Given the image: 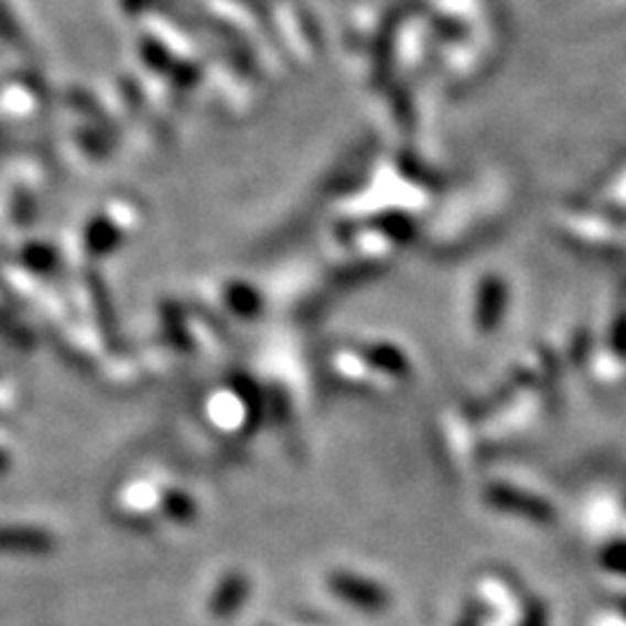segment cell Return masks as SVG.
<instances>
[{
	"mask_svg": "<svg viewBox=\"0 0 626 626\" xmlns=\"http://www.w3.org/2000/svg\"><path fill=\"white\" fill-rule=\"evenodd\" d=\"M546 622H548L546 608L536 603V606L529 608V613H527V617H525V622L520 626H546Z\"/></svg>",
	"mask_w": 626,
	"mask_h": 626,
	"instance_id": "cell-6",
	"label": "cell"
},
{
	"mask_svg": "<svg viewBox=\"0 0 626 626\" xmlns=\"http://www.w3.org/2000/svg\"><path fill=\"white\" fill-rule=\"evenodd\" d=\"M332 590L337 592L342 598L355 603V606H360L365 611H384L388 603V594L381 587L367 583V580L363 578H353L346 573L332 578Z\"/></svg>",
	"mask_w": 626,
	"mask_h": 626,
	"instance_id": "cell-2",
	"label": "cell"
},
{
	"mask_svg": "<svg viewBox=\"0 0 626 626\" xmlns=\"http://www.w3.org/2000/svg\"><path fill=\"white\" fill-rule=\"evenodd\" d=\"M17 546L24 550H44L50 548L47 536H42L37 531H0V548Z\"/></svg>",
	"mask_w": 626,
	"mask_h": 626,
	"instance_id": "cell-4",
	"label": "cell"
},
{
	"mask_svg": "<svg viewBox=\"0 0 626 626\" xmlns=\"http://www.w3.org/2000/svg\"><path fill=\"white\" fill-rule=\"evenodd\" d=\"M487 499L492 506H497L499 510H510V512H520L522 518H529L533 522H552L554 520V510L548 501L527 495V492L512 489L506 485H497L487 492Z\"/></svg>",
	"mask_w": 626,
	"mask_h": 626,
	"instance_id": "cell-1",
	"label": "cell"
},
{
	"mask_svg": "<svg viewBox=\"0 0 626 626\" xmlns=\"http://www.w3.org/2000/svg\"><path fill=\"white\" fill-rule=\"evenodd\" d=\"M603 566L615 573H626V543H615L603 552Z\"/></svg>",
	"mask_w": 626,
	"mask_h": 626,
	"instance_id": "cell-5",
	"label": "cell"
},
{
	"mask_svg": "<svg viewBox=\"0 0 626 626\" xmlns=\"http://www.w3.org/2000/svg\"><path fill=\"white\" fill-rule=\"evenodd\" d=\"M622 613H624V617H626V603H622Z\"/></svg>",
	"mask_w": 626,
	"mask_h": 626,
	"instance_id": "cell-8",
	"label": "cell"
},
{
	"mask_svg": "<svg viewBox=\"0 0 626 626\" xmlns=\"http://www.w3.org/2000/svg\"><path fill=\"white\" fill-rule=\"evenodd\" d=\"M244 594H246V585H244V580L241 578H230V580H226V583H223V587L218 590V594L214 596V613L216 615H230V613H235L237 611V606L241 603V598H244Z\"/></svg>",
	"mask_w": 626,
	"mask_h": 626,
	"instance_id": "cell-3",
	"label": "cell"
},
{
	"mask_svg": "<svg viewBox=\"0 0 626 626\" xmlns=\"http://www.w3.org/2000/svg\"><path fill=\"white\" fill-rule=\"evenodd\" d=\"M460 626H476V624H474L472 619H468V622H464V624H460Z\"/></svg>",
	"mask_w": 626,
	"mask_h": 626,
	"instance_id": "cell-7",
	"label": "cell"
}]
</instances>
